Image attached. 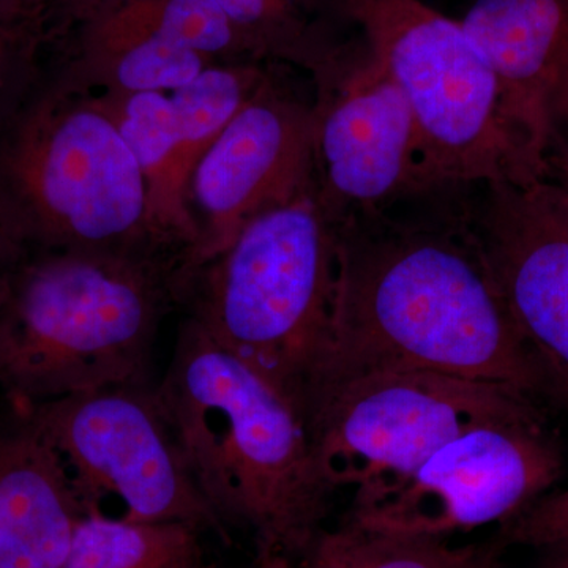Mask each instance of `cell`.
I'll return each instance as SVG.
<instances>
[{"label":"cell","mask_w":568,"mask_h":568,"mask_svg":"<svg viewBox=\"0 0 568 568\" xmlns=\"http://www.w3.org/2000/svg\"><path fill=\"white\" fill-rule=\"evenodd\" d=\"M331 346L308 402L384 372L444 373L548 396L465 216L336 220ZM306 424V422H305Z\"/></svg>","instance_id":"cell-1"},{"label":"cell","mask_w":568,"mask_h":568,"mask_svg":"<svg viewBox=\"0 0 568 568\" xmlns=\"http://www.w3.org/2000/svg\"><path fill=\"white\" fill-rule=\"evenodd\" d=\"M155 392L224 528L252 532L256 566L294 558L323 528L331 495L301 410L192 317Z\"/></svg>","instance_id":"cell-2"},{"label":"cell","mask_w":568,"mask_h":568,"mask_svg":"<svg viewBox=\"0 0 568 568\" xmlns=\"http://www.w3.org/2000/svg\"><path fill=\"white\" fill-rule=\"evenodd\" d=\"M173 265L108 250H13L0 263V386L24 409L145 383Z\"/></svg>","instance_id":"cell-3"},{"label":"cell","mask_w":568,"mask_h":568,"mask_svg":"<svg viewBox=\"0 0 568 568\" xmlns=\"http://www.w3.org/2000/svg\"><path fill=\"white\" fill-rule=\"evenodd\" d=\"M336 227L316 190L246 224L197 268L192 320L301 410L331 346Z\"/></svg>","instance_id":"cell-4"},{"label":"cell","mask_w":568,"mask_h":568,"mask_svg":"<svg viewBox=\"0 0 568 568\" xmlns=\"http://www.w3.org/2000/svg\"><path fill=\"white\" fill-rule=\"evenodd\" d=\"M0 231L17 248L160 256L140 164L102 99L54 91L0 138Z\"/></svg>","instance_id":"cell-5"},{"label":"cell","mask_w":568,"mask_h":568,"mask_svg":"<svg viewBox=\"0 0 568 568\" xmlns=\"http://www.w3.org/2000/svg\"><path fill=\"white\" fill-rule=\"evenodd\" d=\"M405 97L436 190L549 178L504 112L499 85L462 22L422 0H331Z\"/></svg>","instance_id":"cell-6"},{"label":"cell","mask_w":568,"mask_h":568,"mask_svg":"<svg viewBox=\"0 0 568 568\" xmlns=\"http://www.w3.org/2000/svg\"><path fill=\"white\" fill-rule=\"evenodd\" d=\"M544 418L532 396L444 373L384 372L325 392L306 410L313 457L328 491L387 487L452 439L496 422Z\"/></svg>","instance_id":"cell-7"},{"label":"cell","mask_w":568,"mask_h":568,"mask_svg":"<svg viewBox=\"0 0 568 568\" xmlns=\"http://www.w3.org/2000/svg\"><path fill=\"white\" fill-rule=\"evenodd\" d=\"M20 417L50 440L84 517L183 523L226 540L155 388H99L24 407Z\"/></svg>","instance_id":"cell-8"},{"label":"cell","mask_w":568,"mask_h":568,"mask_svg":"<svg viewBox=\"0 0 568 568\" xmlns=\"http://www.w3.org/2000/svg\"><path fill=\"white\" fill-rule=\"evenodd\" d=\"M562 452L544 418L463 433L409 476L354 493L345 521L375 532L440 538L506 523L558 481Z\"/></svg>","instance_id":"cell-9"},{"label":"cell","mask_w":568,"mask_h":568,"mask_svg":"<svg viewBox=\"0 0 568 568\" xmlns=\"http://www.w3.org/2000/svg\"><path fill=\"white\" fill-rule=\"evenodd\" d=\"M465 216L519 336L568 406V197L555 179L481 183Z\"/></svg>","instance_id":"cell-10"},{"label":"cell","mask_w":568,"mask_h":568,"mask_svg":"<svg viewBox=\"0 0 568 568\" xmlns=\"http://www.w3.org/2000/svg\"><path fill=\"white\" fill-rule=\"evenodd\" d=\"M315 104L264 78L197 162L186 190L196 223L190 276L263 213L315 189Z\"/></svg>","instance_id":"cell-11"},{"label":"cell","mask_w":568,"mask_h":568,"mask_svg":"<svg viewBox=\"0 0 568 568\" xmlns=\"http://www.w3.org/2000/svg\"><path fill=\"white\" fill-rule=\"evenodd\" d=\"M315 190L332 219L435 192L405 97L372 58L317 80Z\"/></svg>","instance_id":"cell-12"},{"label":"cell","mask_w":568,"mask_h":568,"mask_svg":"<svg viewBox=\"0 0 568 568\" xmlns=\"http://www.w3.org/2000/svg\"><path fill=\"white\" fill-rule=\"evenodd\" d=\"M504 112L549 174L568 138V0H473L459 20Z\"/></svg>","instance_id":"cell-13"},{"label":"cell","mask_w":568,"mask_h":568,"mask_svg":"<svg viewBox=\"0 0 568 568\" xmlns=\"http://www.w3.org/2000/svg\"><path fill=\"white\" fill-rule=\"evenodd\" d=\"M82 518L43 433L22 418L0 435V568H62Z\"/></svg>","instance_id":"cell-14"},{"label":"cell","mask_w":568,"mask_h":568,"mask_svg":"<svg viewBox=\"0 0 568 568\" xmlns=\"http://www.w3.org/2000/svg\"><path fill=\"white\" fill-rule=\"evenodd\" d=\"M100 99L140 164L153 242L159 248H181L186 275L200 234L179 181V125L173 100L163 92H106Z\"/></svg>","instance_id":"cell-15"},{"label":"cell","mask_w":568,"mask_h":568,"mask_svg":"<svg viewBox=\"0 0 568 568\" xmlns=\"http://www.w3.org/2000/svg\"><path fill=\"white\" fill-rule=\"evenodd\" d=\"M274 568H499L495 549L454 547L440 538L375 532L343 521L317 530L294 558Z\"/></svg>","instance_id":"cell-16"},{"label":"cell","mask_w":568,"mask_h":568,"mask_svg":"<svg viewBox=\"0 0 568 568\" xmlns=\"http://www.w3.org/2000/svg\"><path fill=\"white\" fill-rule=\"evenodd\" d=\"M207 67V58L200 52L114 14L100 29L92 74L110 93H171Z\"/></svg>","instance_id":"cell-17"},{"label":"cell","mask_w":568,"mask_h":568,"mask_svg":"<svg viewBox=\"0 0 568 568\" xmlns=\"http://www.w3.org/2000/svg\"><path fill=\"white\" fill-rule=\"evenodd\" d=\"M200 558L193 526L84 517L62 568H181Z\"/></svg>","instance_id":"cell-18"},{"label":"cell","mask_w":568,"mask_h":568,"mask_svg":"<svg viewBox=\"0 0 568 568\" xmlns=\"http://www.w3.org/2000/svg\"><path fill=\"white\" fill-rule=\"evenodd\" d=\"M264 74L253 67H211L171 92L179 125L178 173L183 190L197 162L253 95Z\"/></svg>","instance_id":"cell-19"},{"label":"cell","mask_w":568,"mask_h":568,"mask_svg":"<svg viewBox=\"0 0 568 568\" xmlns=\"http://www.w3.org/2000/svg\"><path fill=\"white\" fill-rule=\"evenodd\" d=\"M136 28L209 55L231 50L241 31L215 0H144L119 11Z\"/></svg>","instance_id":"cell-20"},{"label":"cell","mask_w":568,"mask_h":568,"mask_svg":"<svg viewBox=\"0 0 568 568\" xmlns=\"http://www.w3.org/2000/svg\"><path fill=\"white\" fill-rule=\"evenodd\" d=\"M568 540V488L530 503L499 526L497 547L545 548Z\"/></svg>","instance_id":"cell-21"},{"label":"cell","mask_w":568,"mask_h":568,"mask_svg":"<svg viewBox=\"0 0 568 568\" xmlns=\"http://www.w3.org/2000/svg\"><path fill=\"white\" fill-rule=\"evenodd\" d=\"M239 31H250L256 39V31L267 39V33L282 21L280 0H215Z\"/></svg>","instance_id":"cell-22"},{"label":"cell","mask_w":568,"mask_h":568,"mask_svg":"<svg viewBox=\"0 0 568 568\" xmlns=\"http://www.w3.org/2000/svg\"><path fill=\"white\" fill-rule=\"evenodd\" d=\"M547 551L537 568H568V540L541 548Z\"/></svg>","instance_id":"cell-23"},{"label":"cell","mask_w":568,"mask_h":568,"mask_svg":"<svg viewBox=\"0 0 568 568\" xmlns=\"http://www.w3.org/2000/svg\"><path fill=\"white\" fill-rule=\"evenodd\" d=\"M568 171V138L566 144H564L562 151L556 155V159L552 160L551 164H549V174L551 173H566Z\"/></svg>","instance_id":"cell-24"},{"label":"cell","mask_w":568,"mask_h":568,"mask_svg":"<svg viewBox=\"0 0 568 568\" xmlns=\"http://www.w3.org/2000/svg\"><path fill=\"white\" fill-rule=\"evenodd\" d=\"M13 248L14 246L7 241L6 235L0 231V263H2L3 257H6Z\"/></svg>","instance_id":"cell-25"},{"label":"cell","mask_w":568,"mask_h":568,"mask_svg":"<svg viewBox=\"0 0 568 568\" xmlns=\"http://www.w3.org/2000/svg\"><path fill=\"white\" fill-rule=\"evenodd\" d=\"M549 178L555 179L556 182L562 186L564 192H566L568 197V171L566 173H551Z\"/></svg>","instance_id":"cell-26"},{"label":"cell","mask_w":568,"mask_h":568,"mask_svg":"<svg viewBox=\"0 0 568 568\" xmlns=\"http://www.w3.org/2000/svg\"><path fill=\"white\" fill-rule=\"evenodd\" d=\"M181 568H222V567L211 566V564H204L203 560H201V558H200V559L193 560V562L186 564V566H183ZM254 568H261V567L254 566Z\"/></svg>","instance_id":"cell-27"},{"label":"cell","mask_w":568,"mask_h":568,"mask_svg":"<svg viewBox=\"0 0 568 568\" xmlns=\"http://www.w3.org/2000/svg\"><path fill=\"white\" fill-rule=\"evenodd\" d=\"M3 69V47H2V40H0V71Z\"/></svg>","instance_id":"cell-28"}]
</instances>
